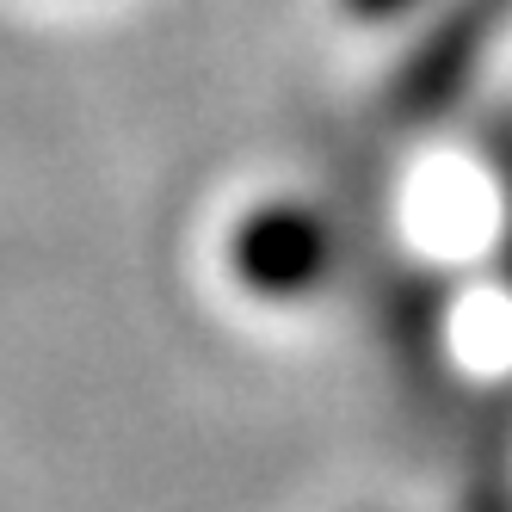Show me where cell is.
<instances>
[{"label": "cell", "instance_id": "obj_4", "mask_svg": "<svg viewBox=\"0 0 512 512\" xmlns=\"http://www.w3.org/2000/svg\"><path fill=\"white\" fill-rule=\"evenodd\" d=\"M340 7H346L352 19H364V25H383V19H401V13L426 7V0H340Z\"/></svg>", "mask_w": 512, "mask_h": 512}, {"label": "cell", "instance_id": "obj_2", "mask_svg": "<svg viewBox=\"0 0 512 512\" xmlns=\"http://www.w3.org/2000/svg\"><path fill=\"white\" fill-rule=\"evenodd\" d=\"M229 266L260 303H303L334 272V229L321 210L297 198H272L235 223Z\"/></svg>", "mask_w": 512, "mask_h": 512}, {"label": "cell", "instance_id": "obj_3", "mask_svg": "<svg viewBox=\"0 0 512 512\" xmlns=\"http://www.w3.org/2000/svg\"><path fill=\"white\" fill-rule=\"evenodd\" d=\"M494 167H500V192H506V278H512V130L494 136Z\"/></svg>", "mask_w": 512, "mask_h": 512}, {"label": "cell", "instance_id": "obj_1", "mask_svg": "<svg viewBox=\"0 0 512 512\" xmlns=\"http://www.w3.org/2000/svg\"><path fill=\"white\" fill-rule=\"evenodd\" d=\"M512 19V0H445L426 31L408 44V56L389 75V112L401 124H432L469 93L475 68L488 62V44Z\"/></svg>", "mask_w": 512, "mask_h": 512}]
</instances>
